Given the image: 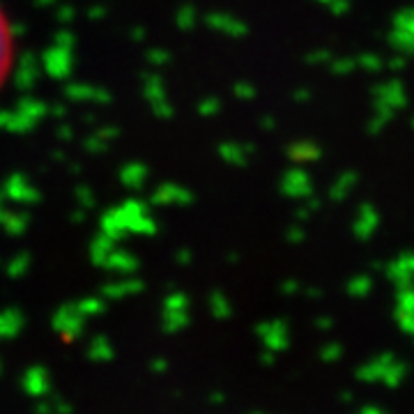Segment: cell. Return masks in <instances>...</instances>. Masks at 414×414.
<instances>
[{"label": "cell", "instance_id": "obj_1", "mask_svg": "<svg viewBox=\"0 0 414 414\" xmlns=\"http://www.w3.org/2000/svg\"><path fill=\"white\" fill-rule=\"evenodd\" d=\"M12 60H14V33L12 23H9L7 14L0 7V87L5 85L12 72Z\"/></svg>", "mask_w": 414, "mask_h": 414}]
</instances>
